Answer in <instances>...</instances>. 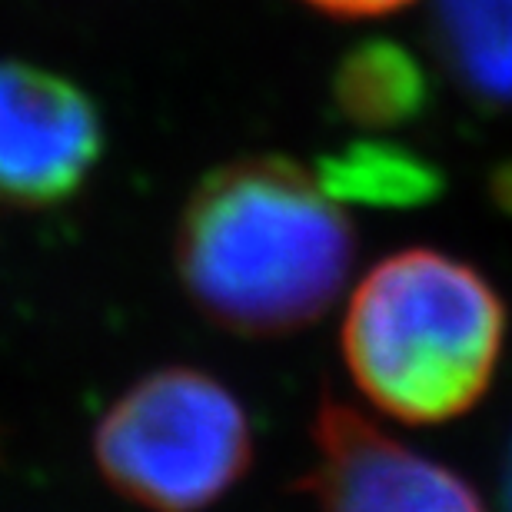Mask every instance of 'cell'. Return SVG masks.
Instances as JSON below:
<instances>
[{"label": "cell", "mask_w": 512, "mask_h": 512, "mask_svg": "<svg viewBox=\"0 0 512 512\" xmlns=\"http://www.w3.org/2000/svg\"><path fill=\"white\" fill-rule=\"evenodd\" d=\"M173 260L207 320L237 336H286L320 320L343 293L356 233L310 170L256 153L193 187Z\"/></svg>", "instance_id": "1"}, {"label": "cell", "mask_w": 512, "mask_h": 512, "mask_svg": "<svg viewBox=\"0 0 512 512\" xmlns=\"http://www.w3.org/2000/svg\"><path fill=\"white\" fill-rule=\"evenodd\" d=\"M506 343V303L476 266L443 250H399L353 290L343 360L376 409L429 426L486 396Z\"/></svg>", "instance_id": "2"}, {"label": "cell", "mask_w": 512, "mask_h": 512, "mask_svg": "<svg viewBox=\"0 0 512 512\" xmlns=\"http://www.w3.org/2000/svg\"><path fill=\"white\" fill-rule=\"evenodd\" d=\"M107 486L150 512H203L253 463L247 409L217 376L163 366L117 396L94 429Z\"/></svg>", "instance_id": "3"}, {"label": "cell", "mask_w": 512, "mask_h": 512, "mask_svg": "<svg viewBox=\"0 0 512 512\" xmlns=\"http://www.w3.org/2000/svg\"><path fill=\"white\" fill-rule=\"evenodd\" d=\"M104 157V120L77 80L0 60V203L50 210L74 200Z\"/></svg>", "instance_id": "4"}, {"label": "cell", "mask_w": 512, "mask_h": 512, "mask_svg": "<svg viewBox=\"0 0 512 512\" xmlns=\"http://www.w3.org/2000/svg\"><path fill=\"white\" fill-rule=\"evenodd\" d=\"M313 449L306 493L323 512H486L463 476L336 396L316 409Z\"/></svg>", "instance_id": "5"}, {"label": "cell", "mask_w": 512, "mask_h": 512, "mask_svg": "<svg viewBox=\"0 0 512 512\" xmlns=\"http://www.w3.org/2000/svg\"><path fill=\"white\" fill-rule=\"evenodd\" d=\"M439 64L469 100L512 110V0H433Z\"/></svg>", "instance_id": "6"}, {"label": "cell", "mask_w": 512, "mask_h": 512, "mask_svg": "<svg viewBox=\"0 0 512 512\" xmlns=\"http://www.w3.org/2000/svg\"><path fill=\"white\" fill-rule=\"evenodd\" d=\"M333 100L346 120L370 130L399 127L423 114L429 84L423 67L389 40H366L340 60Z\"/></svg>", "instance_id": "7"}, {"label": "cell", "mask_w": 512, "mask_h": 512, "mask_svg": "<svg viewBox=\"0 0 512 512\" xmlns=\"http://www.w3.org/2000/svg\"><path fill=\"white\" fill-rule=\"evenodd\" d=\"M320 187L330 197L370 203V207H413L443 190L439 170L419 153L396 143L360 140L333 153L320 167Z\"/></svg>", "instance_id": "8"}, {"label": "cell", "mask_w": 512, "mask_h": 512, "mask_svg": "<svg viewBox=\"0 0 512 512\" xmlns=\"http://www.w3.org/2000/svg\"><path fill=\"white\" fill-rule=\"evenodd\" d=\"M306 7L320 14L343 17V20H363V17H386L393 10L413 4V0H303Z\"/></svg>", "instance_id": "9"}, {"label": "cell", "mask_w": 512, "mask_h": 512, "mask_svg": "<svg viewBox=\"0 0 512 512\" xmlns=\"http://www.w3.org/2000/svg\"><path fill=\"white\" fill-rule=\"evenodd\" d=\"M503 512H512V443H509V456L503 469Z\"/></svg>", "instance_id": "10"}]
</instances>
